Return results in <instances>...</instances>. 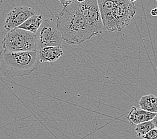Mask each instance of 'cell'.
<instances>
[{"mask_svg": "<svg viewBox=\"0 0 157 139\" xmlns=\"http://www.w3.org/2000/svg\"><path fill=\"white\" fill-rule=\"evenodd\" d=\"M157 114L146 112L136 107L132 106L127 116V119L132 125L136 126L139 124L151 121Z\"/></svg>", "mask_w": 157, "mask_h": 139, "instance_id": "9c48e42d", "label": "cell"}, {"mask_svg": "<svg viewBox=\"0 0 157 139\" xmlns=\"http://www.w3.org/2000/svg\"><path fill=\"white\" fill-rule=\"evenodd\" d=\"M3 51L28 52L37 51L35 34L20 28L9 31L2 42Z\"/></svg>", "mask_w": 157, "mask_h": 139, "instance_id": "277c9868", "label": "cell"}, {"mask_svg": "<svg viewBox=\"0 0 157 139\" xmlns=\"http://www.w3.org/2000/svg\"><path fill=\"white\" fill-rule=\"evenodd\" d=\"M36 15V11L28 6H18L8 13L5 20L4 29L10 31L20 27L28 18Z\"/></svg>", "mask_w": 157, "mask_h": 139, "instance_id": "52a82bcc", "label": "cell"}, {"mask_svg": "<svg viewBox=\"0 0 157 139\" xmlns=\"http://www.w3.org/2000/svg\"><path fill=\"white\" fill-rule=\"evenodd\" d=\"M143 139H157V129L154 128L142 137Z\"/></svg>", "mask_w": 157, "mask_h": 139, "instance_id": "4fadbf2b", "label": "cell"}, {"mask_svg": "<svg viewBox=\"0 0 157 139\" xmlns=\"http://www.w3.org/2000/svg\"><path fill=\"white\" fill-rule=\"evenodd\" d=\"M43 21V16L42 15H36L28 18L24 24H22L17 28L22 29L23 30L27 31L30 33L36 34L39 27Z\"/></svg>", "mask_w": 157, "mask_h": 139, "instance_id": "30bf717a", "label": "cell"}, {"mask_svg": "<svg viewBox=\"0 0 157 139\" xmlns=\"http://www.w3.org/2000/svg\"><path fill=\"white\" fill-rule=\"evenodd\" d=\"M154 128L155 126L153 125L151 121H148V122H146L138 124V125L135 126L134 130L136 133L137 137H142L144 136L145 134H147L148 132H150L152 129H154Z\"/></svg>", "mask_w": 157, "mask_h": 139, "instance_id": "7c38bea8", "label": "cell"}, {"mask_svg": "<svg viewBox=\"0 0 157 139\" xmlns=\"http://www.w3.org/2000/svg\"><path fill=\"white\" fill-rule=\"evenodd\" d=\"M151 122L152 123L153 125H154L155 128L157 129V115H156V116L153 118V119L151 120Z\"/></svg>", "mask_w": 157, "mask_h": 139, "instance_id": "9a60e30c", "label": "cell"}, {"mask_svg": "<svg viewBox=\"0 0 157 139\" xmlns=\"http://www.w3.org/2000/svg\"><path fill=\"white\" fill-rule=\"evenodd\" d=\"M140 109L146 112L157 114V96L154 94L143 96L138 102Z\"/></svg>", "mask_w": 157, "mask_h": 139, "instance_id": "8fae6325", "label": "cell"}, {"mask_svg": "<svg viewBox=\"0 0 157 139\" xmlns=\"http://www.w3.org/2000/svg\"><path fill=\"white\" fill-rule=\"evenodd\" d=\"M82 16L95 35L101 34L104 31L100 12L97 0L78 1Z\"/></svg>", "mask_w": 157, "mask_h": 139, "instance_id": "8992f818", "label": "cell"}, {"mask_svg": "<svg viewBox=\"0 0 157 139\" xmlns=\"http://www.w3.org/2000/svg\"><path fill=\"white\" fill-rule=\"evenodd\" d=\"M38 52H0V73L13 78L28 76L39 66Z\"/></svg>", "mask_w": 157, "mask_h": 139, "instance_id": "3957f363", "label": "cell"}, {"mask_svg": "<svg viewBox=\"0 0 157 139\" xmlns=\"http://www.w3.org/2000/svg\"><path fill=\"white\" fill-rule=\"evenodd\" d=\"M73 0H60L59 2L63 7V8H65L68 5H69L71 3H73Z\"/></svg>", "mask_w": 157, "mask_h": 139, "instance_id": "5bb4252c", "label": "cell"}, {"mask_svg": "<svg viewBox=\"0 0 157 139\" xmlns=\"http://www.w3.org/2000/svg\"><path fill=\"white\" fill-rule=\"evenodd\" d=\"M56 17L57 30L68 44L79 45L95 36L82 16L78 0L63 8Z\"/></svg>", "mask_w": 157, "mask_h": 139, "instance_id": "6da1fadb", "label": "cell"}, {"mask_svg": "<svg viewBox=\"0 0 157 139\" xmlns=\"http://www.w3.org/2000/svg\"><path fill=\"white\" fill-rule=\"evenodd\" d=\"M37 52L52 46H62L63 40L57 30L56 24L52 19L43 20L35 34Z\"/></svg>", "mask_w": 157, "mask_h": 139, "instance_id": "5b68a950", "label": "cell"}, {"mask_svg": "<svg viewBox=\"0 0 157 139\" xmlns=\"http://www.w3.org/2000/svg\"><path fill=\"white\" fill-rule=\"evenodd\" d=\"M156 3H157V0H156Z\"/></svg>", "mask_w": 157, "mask_h": 139, "instance_id": "e0dca14e", "label": "cell"}, {"mask_svg": "<svg viewBox=\"0 0 157 139\" xmlns=\"http://www.w3.org/2000/svg\"><path fill=\"white\" fill-rule=\"evenodd\" d=\"M151 16L153 17H157V8L152 9L151 11Z\"/></svg>", "mask_w": 157, "mask_h": 139, "instance_id": "2e32d148", "label": "cell"}, {"mask_svg": "<svg viewBox=\"0 0 157 139\" xmlns=\"http://www.w3.org/2000/svg\"><path fill=\"white\" fill-rule=\"evenodd\" d=\"M135 2L131 0H98L104 30L120 32L128 26L136 12Z\"/></svg>", "mask_w": 157, "mask_h": 139, "instance_id": "7a4b0ae2", "label": "cell"}, {"mask_svg": "<svg viewBox=\"0 0 157 139\" xmlns=\"http://www.w3.org/2000/svg\"><path fill=\"white\" fill-rule=\"evenodd\" d=\"M38 52L40 63L54 62L63 55L62 46H52V47L44 48Z\"/></svg>", "mask_w": 157, "mask_h": 139, "instance_id": "ba28073f", "label": "cell"}]
</instances>
